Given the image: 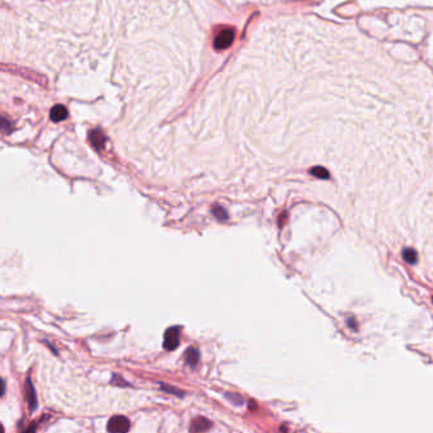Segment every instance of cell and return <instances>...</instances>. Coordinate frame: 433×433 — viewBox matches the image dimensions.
<instances>
[{
  "instance_id": "cell-1",
  "label": "cell",
  "mask_w": 433,
  "mask_h": 433,
  "mask_svg": "<svg viewBox=\"0 0 433 433\" xmlns=\"http://www.w3.org/2000/svg\"><path fill=\"white\" fill-rule=\"evenodd\" d=\"M179 337H181V327H172L168 328L164 333V348L167 351H173L179 346Z\"/></svg>"
},
{
  "instance_id": "cell-2",
  "label": "cell",
  "mask_w": 433,
  "mask_h": 433,
  "mask_svg": "<svg viewBox=\"0 0 433 433\" xmlns=\"http://www.w3.org/2000/svg\"><path fill=\"white\" fill-rule=\"evenodd\" d=\"M128 430H130V420L123 416H115L107 423L108 432H127Z\"/></svg>"
},
{
  "instance_id": "cell-3",
  "label": "cell",
  "mask_w": 433,
  "mask_h": 433,
  "mask_svg": "<svg viewBox=\"0 0 433 433\" xmlns=\"http://www.w3.org/2000/svg\"><path fill=\"white\" fill-rule=\"evenodd\" d=\"M234 37H235V33H234L233 30H224L215 38V47L217 50L227 49L233 43Z\"/></svg>"
},
{
  "instance_id": "cell-4",
  "label": "cell",
  "mask_w": 433,
  "mask_h": 433,
  "mask_svg": "<svg viewBox=\"0 0 433 433\" xmlns=\"http://www.w3.org/2000/svg\"><path fill=\"white\" fill-rule=\"evenodd\" d=\"M26 398H27V403H28V407H30L31 412H35L37 409V395H36V390H35V387H33L32 384V380L30 378L27 379L26 381Z\"/></svg>"
},
{
  "instance_id": "cell-5",
  "label": "cell",
  "mask_w": 433,
  "mask_h": 433,
  "mask_svg": "<svg viewBox=\"0 0 433 433\" xmlns=\"http://www.w3.org/2000/svg\"><path fill=\"white\" fill-rule=\"evenodd\" d=\"M211 427H212V423H211L210 420L204 417H198L192 420L190 431H193V432H205V431L211 430Z\"/></svg>"
},
{
  "instance_id": "cell-6",
  "label": "cell",
  "mask_w": 433,
  "mask_h": 433,
  "mask_svg": "<svg viewBox=\"0 0 433 433\" xmlns=\"http://www.w3.org/2000/svg\"><path fill=\"white\" fill-rule=\"evenodd\" d=\"M184 360H186V364L190 366V367H194L198 362H200V351L197 348L191 347L188 348L186 354H184Z\"/></svg>"
},
{
  "instance_id": "cell-7",
  "label": "cell",
  "mask_w": 433,
  "mask_h": 433,
  "mask_svg": "<svg viewBox=\"0 0 433 433\" xmlns=\"http://www.w3.org/2000/svg\"><path fill=\"white\" fill-rule=\"evenodd\" d=\"M66 117H68V111H66L64 105H56V107L52 108V111H51V120L52 121H63Z\"/></svg>"
},
{
  "instance_id": "cell-8",
  "label": "cell",
  "mask_w": 433,
  "mask_h": 433,
  "mask_svg": "<svg viewBox=\"0 0 433 433\" xmlns=\"http://www.w3.org/2000/svg\"><path fill=\"white\" fill-rule=\"evenodd\" d=\"M90 141H92V144L94 145L97 149H102L103 146H104V141H105L104 135L99 131V130H95V131L90 132Z\"/></svg>"
},
{
  "instance_id": "cell-9",
  "label": "cell",
  "mask_w": 433,
  "mask_h": 433,
  "mask_svg": "<svg viewBox=\"0 0 433 433\" xmlns=\"http://www.w3.org/2000/svg\"><path fill=\"white\" fill-rule=\"evenodd\" d=\"M403 258L404 260L407 263H409V264H416L418 260V254L417 252L414 249H412V248H405V249L403 250Z\"/></svg>"
},
{
  "instance_id": "cell-10",
  "label": "cell",
  "mask_w": 433,
  "mask_h": 433,
  "mask_svg": "<svg viewBox=\"0 0 433 433\" xmlns=\"http://www.w3.org/2000/svg\"><path fill=\"white\" fill-rule=\"evenodd\" d=\"M212 213L213 216L216 217L219 221H226L229 219V215H227L226 210L221 207L220 205H213L212 206Z\"/></svg>"
},
{
  "instance_id": "cell-11",
  "label": "cell",
  "mask_w": 433,
  "mask_h": 433,
  "mask_svg": "<svg viewBox=\"0 0 433 433\" xmlns=\"http://www.w3.org/2000/svg\"><path fill=\"white\" fill-rule=\"evenodd\" d=\"M225 398H226V399L230 401V403L235 404V405H242V404L244 403L243 398L240 397L239 394H236V393H227V394H225Z\"/></svg>"
},
{
  "instance_id": "cell-12",
  "label": "cell",
  "mask_w": 433,
  "mask_h": 433,
  "mask_svg": "<svg viewBox=\"0 0 433 433\" xmlns=\"http://www.w3.org/2000/svg\"><path fill=\"white\" fill-rule=\"evenodd\" d=\"M312 174L315 175V177L320 178V179H328L329 178L328 171L322 167H315L314 169H312Z\"/></svg>"
},
{
  "instance_id": "cell-13",
  "label": "cell",
  "mask_w": 433,
  "mask_h": 433,
  "mask_svg": "<svg viewBox=\"0 0 433 433\" xmlns=\"http://www.w3.org/2000/svg\"><path fill=\"white\" fill-rule=\"evenodd\" d=\"M161 389H163V390L165 391V393H169V394H173V395H177V397H183L184 395V393L183 391H181V390H177V389H174V387H172V386H167V385H161Z\"/></svg>"
},
{
  "instance_id": "cell-14",
  "label": "cell",
  "mask_w": 433,
  "mask_h": 433,
  "mask_svg": "<svg viewBox=\"0 0 433 433\" xmlns=\"http://www.w3.org/2000/svg\"><path fill=\"white\" fill-rule=\"evenodd\" d=\"M115 378L118 380V382H116L115 385H118V386H128V384H126V381L122 380V379L120 378L118 375H115Z\"/></svg>"
},
{
  "instance_id": "cell-15",
  "label": "cell",
  "mask_w": 433,
  "mask_h": 433,
  "mask_svg": "<svg viewBox=\"0 0 433 433\" xmlns=\"http://www.w3.org/2000/svg\"><path fill=\"white\" fill-rule=\"evenodd\" d=\"M432 301H433V299H432Z\"/></svg>"
}]
</instances>
